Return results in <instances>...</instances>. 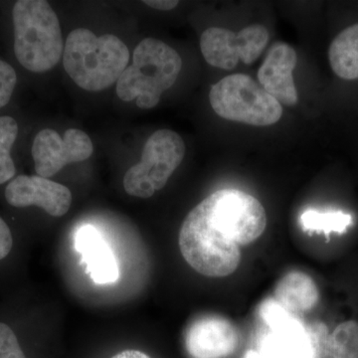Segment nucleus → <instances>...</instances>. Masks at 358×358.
Masks as SVG:
<instances>
[{"label": "nucleus", "instance_id": "nucleus-19", "mask_svg": "<svg viewBox=\"0 0 358 358\" xmlns=\"http://www.w3.org/2000/svg\"><path fill=\"white\" fill-rule=\"evenodd\" d=\"M0 358H26L13 329L0 322Z\"/></svg>", "mask_w": 358, "mask_h": 358}, {"label": "nucleus", "instance_id": "nucleus-18", "mask_svg": "<svg viewBox=\"0 0 358 358\" xmlns=\"http://www.w3.org/2000/svg\"><path fill=\"white\" fill-rule=\"evenodd\" d=\"M18 134V124L13 117H0V185L10 180L15 176L16 169L10 150Z\"/></svg>", "mask_w": 358, "mask_h": 358}, {"label": "nucleus", "instance_id": "nucleus-20", "mask_svg": "<svg viewBox=\"0 0 358 358\" xmlns=\"http://www.w3.org/2000/svg\"><path fill=\"white\" fill-rule=\"evenodd\" d=\"M17 76L13 66L0 60V109L10 101L15 89Z\"/></svg>", "mask_w": 358, "mask_h": 358}, {"label": "nucleus", "instance_id": "nucleus-21", "mask_svg": "<svg viewBox=\"0 0 358 358\" xmlns=\"http://www.w3.org/2000/svg\"><path fill=\"white\" fill-rule=\"evenodd\" d=\"M13 238L6 221L0 217V260L6 258L13 249Z\"/></svg>", "mask_w": 358, "mask_h": 358}, {"label": "nucleus", "instance_id": "nucleus-3", "mask_svg": "<svg viewBox=\"0 0 358 358\" xmlns=\"http://www.w3.org/2000/svg\"><path fill=\"white\" fill-rule=\"evenodd\" d=\"M14 53L25 69L44 73L58 64L63 38L57 14L44 0H20L13 10Z\"/></svg>", "mask_w": 358, "mask_h": 358}, {"label": "nucleus", "instance_id": "nucleus-15", "mask_svg": "<svg viewBox=\"0 0 358 358\" xmlns=\"http://www.w3.org/2000/svg\"><path fill=\"white\" fill-rule=\"evenodd\" d=\"M331 69L348 81L358 79V23L343 30L329 49Z\"/></svg>", "mask_w": 358, "mask_h": 358}, {"label": "nucleus", "instance_id": "nucleus-4", "mask_svg": "<svg viewBox=\"0 0 358 358\" xmlns=\"http://www.w3.org/2000/svg\"><path fill=\"white\" fill-rule=\"evenodd\" d=\"M182 59L169 45L145 38L134 52L133 64L117 80V94L124 102L136 100L141 109H152L176 83Z\"/></svg>", "mask_w": 358, "mask_h": 358}, {"label": "nucleus", "instance_id": "nucleus-12", "mask_svg": "<svg viewBox=\"0 0 358 358\" xmlns=\"http://www.w3.org/2000/svg\"><path fill=\"white\" fill-rule=\"evenodd\" d=\"M296 61L293 47L277 42L271 47L258 71L261 87L278 102L289 107L296 105L299 100L293 76Z\"/></svg>", "mask_w": 358, "mask_h": 358}, {"label": "nucleus", "instance_id": "nucleus-1", "mask_svg": "<svg viewBox=\"0 0 358 358\" xmlns=\"http://www.w3.org/2000/svg\"><path fill=\"white\" fill-rule=\"evenodd\" d=\"M186 218L226 243L248 245L267 227V214L261 202L238 189H221L197 204Z\"/></svg>", "mask_w": 358, "mask_h": 358}, {"label": "nucleus", "instance_id": "nucleus-7", "mask_svg": "<svg viewBox=\"0 0 358 358\" xmlns=\"http://www.w3.org/2000/svg\"><path fill=\"white\" fill-rule=\"evenodd\" d=\"M185 155V141L178 133L155 131L143 147L141 162L124 174V190L131 196L150 199L166 185Z\"/></svg>", "mask_w": 358, "mask_h": 358}, {"label": "nucleus", "instance_id": "nucleus-13", "mask_svg": "<svg viewBox=\"0 0 358 358\" xmlns=\"http://www.w3.org/2000/svg\"><path fill=\"white\" fill-rule=\"evenodd\" d=\"M75 248L81 254L82 263L96 284L110 285L119 281L121 273L114 252L95 227L86 225L77 231Z\"/></svg>", "mask_w": 358, "mask_h": 358}, {"label": "nucleus", "instance_id": "nucleus-16", "mask_svg": "<svg viewBox=\"0 0 358 358\" xmlns=\"http://www.w3.org/2000/svg\"><path fill=\"white\" fill-rule=\"evenodd\" d=\"M315 358H358V322H343L329 334Z\"/></svg>", "mask_w": 358, "mask_h": 358}, {"label": "nucleus", "instance_id": "nucleus-22", "mask_svg": "<svg viewBox=\"0 0 358 358\" xmlns=\"http://www.w3.org/2000/svg\"><path fill=\"white\" fill-rule=\"evenodd\" d=\"M143 3L152 7V8L157 9V10L169 11L176 8L179 2L174 1V0H157V1H155V0H145Z\"/></svg>", "mask_w": 358, "mask_h": 358}, {"label": "nucleus", "instance_id": "nucleus-2", "mask_svg": "<svg viewBox=\"0 0 358 358\" xmlns=\"http://www.w3.org/2000/svg\"><path fill=\"white\" fill-rule=\"evenodd\" d=\"M129 60L127 45L115 35L96 36L77 28L66 40L63 65L71 79L83 90L100 92L117 82Z\"/></svg>", "mask_w": 358, "mask_h": 358}, {"label": "nucleus", "instance_id": "nucleus-17", "mask_svg": "<svg viewBox=\"0 0 358 358\" xmlns=\"http://www.w3.org/2000/svg\"><path fill=\"white\" fill-rule=\"evenodd\" d=\"M352 222V216L341 210L308 209L301 213L300 217L301 229L305 232L324 233L327 236L333 232L343 234Z\"/></svg>", "mask_w": 358, "mask_h": 358}, {"label": "nucleus", "instance_id": "nucleus-5", "mask_svg": "<svg viewBox=\"0 0 358 358\" xmlns=\"http://www.w3.org/2000/svg\"><path fill=\"white\" fill-rule=\"evenodd\" d=\"M259 315L263 329L243 358H315L329 336L324 324L306 326L274 299L264 301Z\"/></svg>", "mask_w": 358, "mask_h": 358}, {"label": "nucleus", "instance_id": "nucleus-10", "mask_svg": "<svg viewBox=\"0 0 358 358\" xmlns=\"http://www.w3.org/2000/svg\"><path fill=\"white\" fill-rule=\"evenodd\" d=\"M7 202L13 207L37 206L53 217L69 211L72 194L69 188L39 176H20L6 189Z\"/></svg>", "mask_w": 358, "mask_h": 358}, {"label": "nucleus", "instance_id": "nucleus-6", "mask_svg": "<svg viewBox=\"0 0 358 358\" xmlns=\"http://www.w3.org/2000/svg\"><path fill=\"white\" fill-rule=\"evenodd\" d=\"M209 101L223 119L250 126H272L282 115L281 103L248 75L223 78L212 86Z\"/></svg>", "mask_w": 358, "mask_h": 358}, {"label": "nucleus", "instance_id": "nucleus-9", "mask_svg": "<svg viewBox=\"0 0 358 358\" xmlns=\"http://www.w3.org/2000/svg\"><path fill=\"white\" fill-rule=\"evenodd\" d=\"M93 152L91 138L81 129H68L63 138L53 129H42L32 145L35 171L42 178H52L68 164L88 159Z\"/></svg>", "mask_w": 358, "mask_h": 358}, {"label": "nucleus", "instance_id": "nucleus-8", "mask_svg": "<svg viewBox=\"0 0 358 358\" xmlns=\"http://www.w3.org/2000/svg\"><path fill=\"white\" fill-rule=\"evenodd\" d=\"M268 41L263 25L253 24L235 33L226 28L210 27L200 37V49L206 62L213 67L231 70L239 61L251 65L262 55Z\"/></svg>", "mask_w": 358, "mask_h": 358}, {"label": "nucleus", "instance_id": "nucleus-14", "mask_svg": "<svg viewBox=\"0 0 358 358\" xmlns=\"http://www.w3.org/2000/svg\"><path fill=\"white\" fill-rule=\"evenodd\" d=\"M275 296V300L289 313H305L317 305L319 289L310 275L293 271L278 282Z\"/></svg>", "mask_w": 358, "mask_h": 358}, {"label": "nucleus", "instance_id": "nucleus-11", "mask_svg": "<svg viewBox=\"0 0 358 358\" xmlns=\"http://www.w3.org/2000/svg\"><path fill=\"white\" fill-rule=\"evenodd\" d=\"M239 333L230 320L206 315L192 322L185 334V346L192 358H226L239 345Z\"/></svg>", "mask_w": 358, "mask_h": 358}, {"label": "nucleus", "instance_id": "nucleus-23", "mask_svg": "<svg viewBox=\"0 0 358 358\" xmlns=\"http://www.w3.org/2000/svg\"><path fill=\"white\" fill-rule=\"evenodd\" d=\"M112 358H150L145 353L140 352V350H129L117 353Z\"/></svg>", "mask_w": 358, "mask_h": 358}]
</instances>
